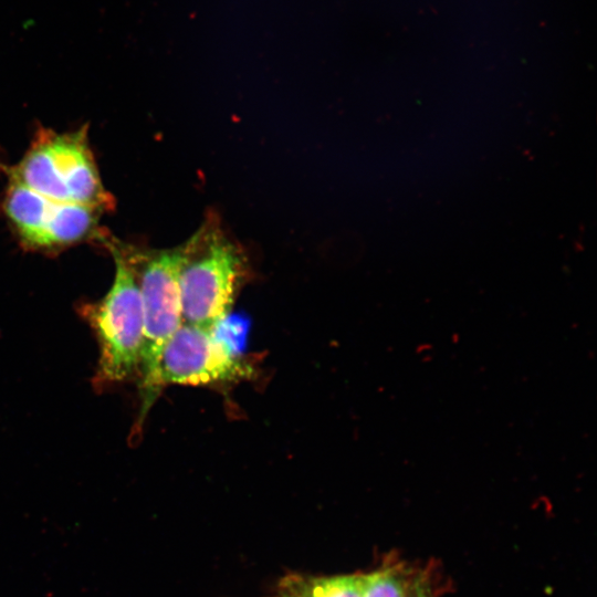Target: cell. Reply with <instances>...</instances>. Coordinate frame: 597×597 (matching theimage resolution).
Segmentation results:
<instances>
[{
  "label": "cell",
  "instance_id": "52a82bcc",
  "mask_svg": "<svg viewBox=\"0 0 597 597\" xmlns=\"http://www.w3.org/2000/svg\"><path fill=\"white\" fill-rule=\"evenodd\" d=\"M363 574H290L279 582L276 597H363Z\"/></svg>",
  "mask_w": 597,
  "mask_h": 597
},
{
  "label": "cell",
  "instance_id": "6da1fadb",
  "mask_svg": "<svg viewBox=\"0 0 597 597\" xmlns=\"http://www.w3.org/2000/svg\"><path fill=\"white\" fill-rule=\"evenodd\" d=\"M182 244V323L212 331L229 314L248 276V258L213 213Z\"/></svg>",
  "mask_w": 597,
  "mask_h": 597
},
{
  "label": "cell",
  "instance_id": "9c48e42d",
  "mask_svg": "<svg viewBox=\"0 0 597 597\" xmlns=\"http://www.w3.org/2000/svg\"><path fill=\"white\" fill-rule=\"evenodd\" d=\"M407 597H433L432 582L428 569H418Z\"/></svg>",
  "mask_w": 597,
  "mask_h": 597
},
{
  "label": "cell",
  "instance_id": "5b68a950",
  "mask_svg": "<svg viewBox=\"0 0 597 597\" xmlns=\"http://www.w3.org/2000/svg\"><path fill=\"white\" fill-rule=\"evenodd\" d=\"M252 374L251 365L213 331L182 323L160 354L146 411L167 385H222L251 378Z\"/></svg>",
  "mask_w": 597,
  "mask_h": 597
},
{
  "label": "cell",
  "instance_id": "7a4b0ae2",
  "mask_svg": "<svg viewBox=\"0 0 597 597\" xmlns=\"http://www.w3.org/2000/svg\"><path fill=\"white\" fill-rule=\"evenodd\" d=\"M9 180L49 199L109 210L111 193L100 177L87 142V129L72 133L38 130L22 159L7 168Z\"/></svg>",
  "mask_w": 597,
  "mask_h": 597
},
{
  "label": "cell",
  "instance_id": "ba28073f",
  "mask_svg": "<svg viewBox=\"0 0 597 597\" xmlns=\"http://www.w3.org/2000/svg\"><path fill=\"white\" fill-rule=\"evenodd\" d=\"M418 569L396 559L363 574V597H407Z\"/></svg>",
  "mask_w": 597,
  "mask_h": 597
},
{
  "label": "cell",
  "instance_id": "3957f363",
  "mask_svg": "<svg viewBox=\"0 0 597 597\" xmlns=\"http://www.w3.org/2000/svg\"><path fill=\"white\" fill-rule=\"evenodd\" d=\"M106 243L115 262L113 284L103 298L80 307L98 344L93 384L101 389L138 376L144 331L142 296L133 268L118 242Z\"/></svg>",
  "mask_w": 597,
  "mask_h": 597
},
{
  "label": "cell",
  "instance_id": "8992f818",
  "mask_svg": "<svg viewBox=\"0 0 597 597\" xmlns=\"http://www.w3.org/2000/svg\"><path fill=\"white\" fill-rule=\"evenodd\" d=\"M3 209L22 243L43 251L64 249L95 235L101 214L91 207L49 199L11 180Z\"/></svg>",
  "mask_w": 597,
  "mask_h": 597
},
{
  "label": "cell",
  "instance_id": "277c9868",
  "mask_svg": "<svg viewBox=\"0 0 597 597\" xmlns=\"http://www.w3.org/2000/svg\"><path fill=\"white\" fill-rule=\"evenodd\" d=\"M118 245L133 268L143 303L144 331L138 369L140 409L136 429L140 430L160 354L182 324L179 274L184 244L160 250L121 242Z\"/></svg>",
  "mask_w": 597,
  "mask_h": 597
}]
</instances>
